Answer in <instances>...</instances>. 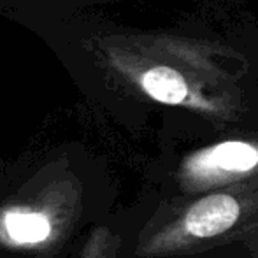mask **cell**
Segmentation results:
<instances>
[{
	"label": "cell",
	"instance_id": "obj_1",
	"mask_svg": "<svg viewBox=\"0 0 258 258\" xmlns=\"http://www.w3.org/2000/svg\"><path fill=\"white\" fill-rule=\"evenodd\" d=\"M258 165V148L242 141H228L201 151L188 162V170L194 176L209 177L225 174L237 176L249 172Z\"/></svg>",
	"mask_w": 258,
	"mask_h": 258
},
{
	"label": "cell",
	"instance_id": "obj_2",
	"mask_svg": "<svg viewBox=\"0 0 258 258\" xmlns=\"http://www.w3.org/2000/svg\"><path fill=\"white\" fill-rule=\"evenodd\" d=\"M241 207L232 195L214 194L191 206L184 218V227L194 237H214L223 234L237 221Z\"/></svg>",
	"mask_w": 258,
	"mask_h": 258
},
{
	"label": "cell",
	"instance_id": "obj_3",
	"mask_svg": "<svg viewBox=\"0 0 258 258\" xmlns=\"http://www.w3.org/2000/svg\"><path fill=\"white\" fill-rule=\"evenodd\" d=\"M2 230L16 244H41L51 237L53 223L42 211L16 207L2 216Z\"/></svg>",
	"mask_w": 258,
	"mask_h": 258
},
{
	"label": "cell",
	"instance_id": "obj_4",
	"mask_svg": "<svg viewBox=\"0 0 258 258\" xmlns=\"http://www.w3.org/2000/svg\"><path fill=\"white\" fill-rule=\"evenodd\" d=\"M107 0H0V16H7L18 11L30 9H67L86 11L88 7Z\"/></svg>",
	"mask_w": 258,
	"mask_h": 258
}]
</instances>
